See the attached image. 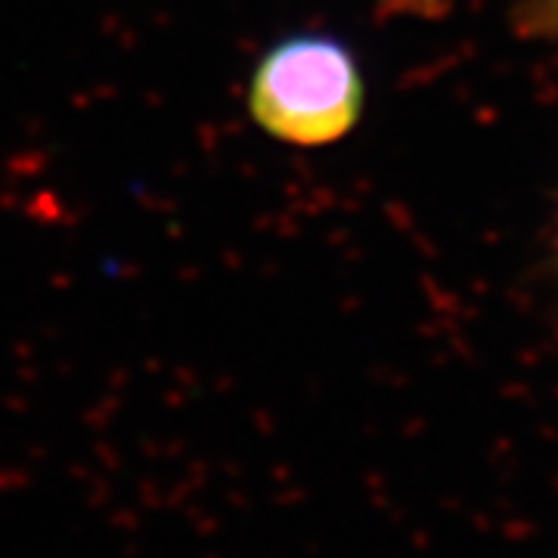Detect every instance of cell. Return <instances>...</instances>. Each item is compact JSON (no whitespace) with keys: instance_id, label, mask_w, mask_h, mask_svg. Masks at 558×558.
I'll return each mask as SVG.
<instances>
[{"instance_id":"cell-1","label":"cell","mask_w":558,"mask_h":558,"mask_svg":"<svg viewBox=\"0 0 558 558\" xmlns=\"http://www.w3.org/2000/svg\"><path fill=\"white\" fill-rule=\"evenodd\" d=\"M360 112L363 75L351 47L336 35L292 32L274 40L252 72L248 116L279 143H336Z\"/></svg>"}]
</instances>
